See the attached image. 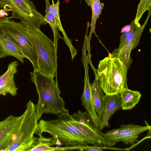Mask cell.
Returning <instances> with one entry per match:
<instances>
[{
  "mask_svg": "<svg viewBox=\"0 0 151 151\" xmlns=\"http://www.w3.org/2000/svg\"><path fill=\"white\" fill-rule=\"evenodd\" d=\"M30 74L38 95V100L35 105L38 120L45 113L57 116L69 114V110L65 107L63 99L60 97L58 83L54 78L42 73L38 68L34 69Z\"/></svg>",
  "mask_w": 151,
  "mask_h": 151,
  "instance_id": "cell-2",
  "label": "cell"
},
{
  "mask_svg": "<svg viewBox=\"0 0 151 151\" xmlns=\"http://www.w3.org/2000/svg\"><path fill=\"white\" fill-rule=\"evenodd\" d=\"M12 56L17 58L21 63H24L26 58L21 50L8 39L0 29V58Z\"/></svg>",
  "mask_w": 151,
  "mask_h": 151,
  "instance_id": "cell-14",
  "label": "cell"
},
{
  "mask_svg": "<svg viewBox=\"0 0 151 151\" xmlns=\"http://www.w3.org/2000/svg\"><path fill=\"white\" fill-rule=\"evenodd\" d=\"M58 116L57 119L50 121L40 120L38 123L37 130L41 133H49L54 140L58 139L62 145L65 146L95 145L92 141L99 137L98 129L76 121L69 114Z\"/></svg>",
  "mask_w": 151,
  "mask_h": 151,
  "instance_id": "cell-1",
  "label": "cell"
},
{
  "mask_svg": "<svg viewBox=\"0 0 151 151\" xmlns=\"http://www.w3.org/2000/svg\"><path fill=\"white\" fill-rule=\"evenodd\" d=\"M146 19L142 25L139 23H136L133 20L130 24L122 28L120 36V42L118 48L115 49L109 55L119 59L126 66L128 70L132 60L130 56L131 51L139 44L142 33L149 19L151 8L149 10Z\"/></svg>",
  "mask_w": 151,
  "mask_h": 151,
  "instance_id": "cell-6",
  "label": "cell"
},
{
  "mask_svg": "<svg viewBox=\"0 0 151 151\" xmlns=\"http://www.w3.org/2000/svg\"><path fill=\"white\" fill-rule=\"evenodd\" d=\"M44 19L47 24L50 26L54 34V41L55 48L57 50V45L58 40L60 39H62L59 34V31L57 24L54 15L47 9L45 10V15L44 16Z\"/></svg>",
  "mask_w": 151,
  "mask_h": 151,
  "instance_id": "cell-19",
  "label": "cell"
},
{
  "mask_svg": "<svg viewBox=\"0 0 151 151\" xmlns=\"http://www.w3.org/2000/svg\"><path fill=\"white\" fill-rule=\"evenodd\" d=\"M128 70L119 59L109 55L99 61L95 79L105 94H120L124 89L128 88Z\"/></svg>",
  "mask_w": 151,
  "mask_h": 151,
  "instance_id": "cell-3",
  "label": "cell"
},
{
  "mask_svg": "<svg viewBox=\"0 0 151 151\" xmlns=\"http://www.w3.org/2000/svg\"><path fill=\"white\" fill-rule=\"evenodd\" d=\"M121 107L123 110H131L139 102L141 96L140 91H133L128 88L124 89L120 94Z\"/></svg>",
  "mask_w": 151,
  "mask_h": 151,
  "instance_id": "cell-16",
  "label": "cell"
},
{
  "mask_svg": "<svg viewBox=\"0 0 151 151\" xmlns=\"http://www.w3.org/2000/svg\"><path fill=\"white\" fill-rule=\"evenodd\" d=\"M3 9L6 12H12L9 19H19L30 26L40 29L42 24H47L44 16L38 12L32 1L30 0H1Z\"/></svg>",
  "mask_w": 151,
  "mask_h": 151,
  "instance_id": "cell-8",
  "label": "cell"
},
{
  "mask_svg": "<svg viewBox=\"0 0 151 151\" xmlns=\"http://www.w3.org/2000/svg\"><path fill=\"white\" fill-rule=\"evenodd\" d=\"M146 126H141L133 124L121 125L119 128L113 129L103 134V138L106 141L114 145L122 142L126 144H134L138 142L139 135L151 129V126L147 123Z\"/></svg>",
  "mask_w": 151,
  "mask_h": 151,
  "instance_id": "cell-9",
  "label": "cell"
},
{
  "mask_svg": "<svg viewBox=\"0 0 151 151\" xmlns=\"http://www.w3.org/2000/svg\"><path fill=\"white\" fill-rule=\"evenodd\" d=\"M84 88L81 99L82 106L89 114L93 121L94 126L99 128L98 116L95 110L92 98L88 72H85Z\"/></svg>",
  "mask_w": 151,
  "mask_h": 151,
  "instance_id": "cell-13",
  "label": "cell"
},
{
  "mask_svg": "<svg viewBox=\"0 0 151 151\" xmlns=\"http://www.w3.org/2000/svg\"><path fill=\"white\" fill-rule=\"evenodd\" d=\"M29 37L36 54L38 69L54 78L56 74L57 50L52 41L40 30L27 25Z\"/></svg>",
  "mask_w": 151,
  "mask_h": 151,
  "instance_id": "cell-4",
  "label": "cell"
},
{
  "mask_svg": "<svg viewBox=\"0 0 151 151\" xmlns=\"http://www.w3.org/2000/svg\"><path fill=\"white\" fill-rule=\"evenodd\" d=\"M3 8L0 0V24L6 21L9 19L8 17L9 14L4 10Z\"/></svg>",
  "mask_w": 151,
  "mask_h": 151,
  "instance_id": "cell-22",
  "label": "cell"
},
{
  "mask_svg": "<svg viewBox=\"0 0 151 151\" xmlns=\"http://www.w3.org/2000/svg\"><path fill=\"white\" fill-rule=\"evenodd\" d=\"M87 5L90 6L92 10L91 20L90 26H91V31L88 37V40L89 41L92 34L95 33V29L96 24L98 19L102 12V10L104 6V4L100 1V0H85Z\"/></svg>",
  "mask_w": 151,
  "mask_h": 151,
  "instance_id": "cell-18",
  "label": "cell"
},
{
  "mask_svg": "<svg viewBox=\"0 0 151 151\" xmlns=\"http://www.w3.org/2000/svg\"><path fill=\"white\" fill-rule=\"evenodd\" d=\"M104 106L98 116L99 128L102 130L108 124V121L114 113L121 108V99L119 94H105L104 98Z\"/></svg>",
  "mask_w": 151,
  "mask_h": 151,
  "instance_id": "cell-11",
  "label": "cell"
},
{
  "mask_svg": "<svg viewBox=\"0 0 151 151\" xmlns=\"http://www.w3.org/2000/svg\"><path fill=\"white\" fill-rule=\"evenodd\" d=\"M18 63L17 61L11 62L6 71L0 76V96H5L9 93L13 96L17 94L18 88L14 81V75L17 71Z\"/></svg>",
  "mask_w": 151,
  "mask_h": 151,
  "instance_id": "cell-12",
  "label": "cell"
},
{
  "mask_svg": "<svg viewBox=\"0 0 151 151\" xmlns=\"http://www.w3.org/2000/svg\"><path fill=\"white\" fill-rule=\"evenodd\" d=\"M26 106L23 118L14 134V140L6 151H27L37 139L34 136L38 124L35 105L30 100Z\"/></svg>",
  "mask_w": 151,
  "mask_h": 151,
  "instance_id": "cell-5",
  "label": "cell"
},
{
  "mask_svg": "<svg viewBox=\"0 0 151 151\" xmlns=\"http://www.w3.org/2000/svg\"><path fill=\"white\" fill-rule=\"evenodd\" d=\"M151 8V0H140L137 8V12L134 20L136 23H139L143 14Z\"/></svg>",
  "mask_w": 151,
  "mask_h": 151,
  "instance_id": "cell-21",
  "label": "cell"
},
{
  "mask_svg": "<svg viewBox=\"0 0 151 151\" xmlns=\"http://www.w3.org/2000/svg\"><path fill=\"white\" fill-rule=\"evenodd\" d=\"M27 25L24 22H16L9 19L0 24V29L7 38L29 60L34 69L38 68L37 55L29 38Z\"/></svg>",
  "mask_w": 151,
  "mask_h": 151,
  "instance_id": "cell-7",
  "label": "cell"
},
{
  "mask_svg": "<svg viewBox=\"0 0 151 151\" xmlns=\"http://www.w3.org/2000/svg\"><path fill=\"white\" fill-rule=\"evenodd\" d=\"M23 116L10 115L0 121V151H6L14 140V134Z\"/></svg>",
  "mask_w": 151,
  "mask_h": 151,
  "instance_id": "cell-10",
  "label": "cell"
},
{
  "mask_svg": "<svg viewBox=\"0 0 151 151\" xmlns=\"http://www.w3.org/2000/svg\"><path fill=\"white\" fill-rule=\"evenodd\" d=\"M90 86L94 108L98 116L104 106L105 95L99 85L98 79H95L93 83L90 84Z\"/></svg>",
  "mask_w": 151,
  "mask_h": 151,
  "instance_id": "cell-17",
  "label": "cell"
},
{
  "mask_svg": "<svg viewBox=\"0 0 151 151\" xmlns=\"http://www.w3.org/2000/svg\"><path fill=\"white\" fill-rule=\"evenodd\" d=\"M45 1L46 4V9L54 15L59 31H61L63 33L64 37L63 39L70 49L72 56V59L73 60L77 54V51L73 46L72 44L71 40L68 38L62 26L59 14V7L60 4L59 0H58L56 3L55 4L53 0H52V4L51 5L50 4L49 0H45Z\"/></svg>",
  "mask_w": 151,
  "mask_h": 151,
  "instance_id": "cell-15",
  "label": "cell"
},
{
  "mask_svg": "<svg viewBox=\"0 0 151 151\" xmlns=\"http://www.w3.org/2000/svg\"><path fill=\"white\" fill-rule=\"evenodd\" d=\"M70 116L73 119L81 124L90 127H95L91 117L87 111L79 110Z\"/></svg>",
  "mask_w": 151,
  "mask_h": 151,
  "instance_id": "cell-20",
  "label": "cell"
}]
</instances>
